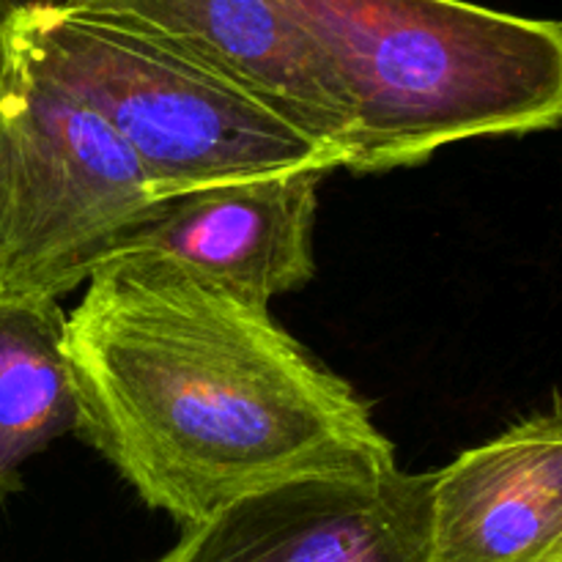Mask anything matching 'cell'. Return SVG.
<instances>
[{
  "mask_svg": "<svg viewBox=\"0 0 562 562\" xmlns=\"http://www.w3.org/2000/svg\"><path fill=\"white\" fill-rule=\"evenodd\" d=\"M355 110L346 170L415 168L470 137L558 130L562 27L464 0H274Z\"/></svg>",
  "mask_w": 562,
  "mask_h": 562,
  "instance_id": "cell-2",
  "label": "cell"
},
{
  "mask_svg": "<svg viewBox=\"0 0 562 562\" xmlns=\"http://www.w3.org/2000/svg\"><path fill=\"white\" fill-rule=\"evenodd\" d=\"M66 357L77 434L181 530L291 477L395 467L368 401L269 305L159 252L88 278Z\"/></svg>",
  "mask_w": 562,
  "mask_h": 562,
  "instance_id": "cell-1",
  "label": "cell"
},
{
  "mask_svg": "<svg viewBox=\"0 0 562 562\" xmlns=\"http://www.w3.org/2000/svg\"><path fill=\"white\" fill-rule=\"evenodd\" d=\"M168 44L349 157L355 110L327 60L274 0H60Z\"/></svg>",
  "mask_w": 562,
  "mask_h": 562,
  "instance_id": "cell-6",
  "label": "cell"
},
{
  "mask_svg": "<svg viewBox=\"0 0 562 562\" xmlns=\"http://www.w3.org/2000/svg\"><path fill=\"white\" fill-rule=\"evenodd\" d=\"M327 173L274 170L162 198L121 252H159L269 305L316 274L313 225Z\"/></svg>",
  "mask_w": 562,
  "mask_h": 562,
  "instance_id": "cell-7",
  "label": "cell"
},
{
  "mask_svg": "<svg viewBox=\"0 0 562 562\" xmlns=\"http://www.w3.org/2000/svg\"><path fill=\"white\" fill-rule=\"evenodd\" d=\"M71 431L66 313L47 296L0 294V503L20 486L22 467Z\"/></svg>",
  "mask_w": 562,
  "mask_h": 562,
  "instance_id": "cell-9",
  "label": "cell"
},
{
  "mask_svg": "<svg viewBox=\"0 0 562 562\" xmlns=\"http://www.w3.org/2000/svg\"><path fill=\"white\" fill-rule=\"evenodd\" d=\"M541 562H562V547L554 549V552H549L547 558H543Z\"/></svg>",
  "mask_w": 562,
  "mask_h": 562,
  "instance_id": "cell-12",
  "label": "cell"
},
{
  "mask_svg": "<svg viewBox=\"0 0 562 562\" xmlns=\"http://www.w3.org/2000/svg\"><path fill=\"white\" fill-rule=\"evenodd\" d=\"M431 562H541L562 547V412L464 450L428 488Z\"/></svg>",
  "mask_w": 562,
  "mask_h": 562,
  "instance_id": "cell-8",
  "label": "cell"
},
{
  "mask_svg": "<svg viewBox=\"0 0 562 562\" xmlns=\"http://www.w3.org/2000/svg\"><path fill=\"white\" fill-rule=\"evenodd\" d=\"M14 3H11V0H0V27H3V22L9 20L11 14H14Z\"/></svg>",
  "mask_w": 562,
  "mask_h": 562,
  "instance_id": "cell-11",
  "label": "cell"
},
{
  "mask_svg": "<svg viewBox=\"0 0 562 562\" xmlns=\"http://www.w3.org/2000/svg\"><path fill=\"white\" fill-rule=\"evenodd\" d=\"M431 475H302L258 488L184 527L154 562H431Z\"/></svg>",
  "mask_w": 562,
  "mask_h": 562,
  "instance_id": "cell-5",
  "label": "cell"
},
{
  "mask_svg": "<svg viewBox=\"0 0 562 562\" xmlns=\"http://www.w3.org/2000/svg\"><path fill=\"white\" fill-rule=\"evenodd\" d=\"M0 36L108 121L157 198L294 168H340L338 154L168 44L66 5L16 9Z\"/></svg>",
  "mask_w": 562,
  "mask_h": 562,
  "instance_id": "cell-3",
  "label": "cell"
},
{
  "mask_svg": "<svg viewBox=\"0 0 562 562\" xmlns=\"http://www.w3.org/2000/svg\"><path fill=\"white\" fill-rule=\"evenodd\" d=\"M159 201L108 121L0 36V294H71Z\"/></svg>",
  "mask_w": 562,
  "mask_h": 562,
  "instance_id": "cell-4",
  "label": "cell"
},
{
  "mask_svg": "<svg viewBox=\"0 0 562 562\" xmlns=\"http://www.w3.org/2000/svg\"><path fill=\"white\" fill-rule=\"evenodd\" d=\"M11 3H14V9H36V5H55L60 0H11Z\"/></svg>",
  "mask_w": 562,
  "mask_h": 562,
  "instance_id": "cell-10",
  "label": "cell"
}]
</instances>
